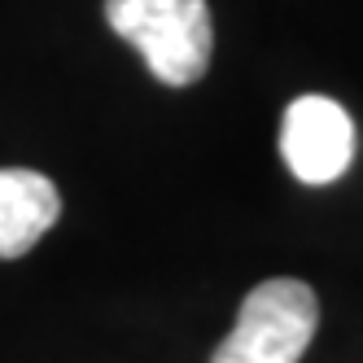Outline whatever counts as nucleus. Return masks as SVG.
<instances>
[{"instance_id": "obj_1", "label": "nucleus", "mask_w": 363, "mask_h": 363, "mask_svg": "<svg viewBox=\"0 0 363 363\" xmlns=\"http://www.w3.org/2000/svg\"><path fill=\"white\" fill-rule=\"evenodd\" d=\"M106 22L167 88H189L211 66L215 31L206 0H106Z\"/></svg>"}, {"instance_id": "obj_3", "label": "nucleus", "mask_w": 363, "mask_h": 363, "mask_svg": "<svg viewBox=\"0 0 363 363\" xmlns=\"http://www.w3.org/2000/svg\"><path fill=\"white\" fill-rule=\"evenodd\" d=\"M280 158L302 184H333L354 158V123L333 96L289 101L280 123Z\"/></svg>"}, {"instance_id": "obj_4", "label": "nucleus", "mask_w": 363, "mask_h": 363, "mask_svg": "<svg viewBox=\"0 0 363 363\" xmlns=\"http://www.w3.org/2000/svg\"><path fill=\"white\" fill-rule=\"evenodd\" d=\"M62 215V193L48 175L0 167V258H22Z\"/></svg>"}, {"instance_id": "obj_2", "label": "nucleus", "mask_w": 363, "mask_h": 363, "mask_svg": "<svg viewBox=\"0 0 363 363\" xmlns=\"http://www.w3.org/2000/svg\"><path fill=\"white\" fill-rule=\"evenodd\" d=\"M320 302L302 280L276 276L245 294L237 324L215 346L211 363H298L315 337Z\"/></svg>"}]
</instances>
